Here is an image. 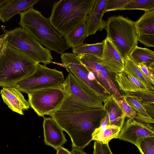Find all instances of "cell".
<instances>
[{"mask_svg": "<svg viewBox=\"0 0 154 154\" xmlns=\"http://www.w3.org/2000/svg\"><path fill=\"white\" fill-rule=\"evenodd\" d=\"M103 106L108 115L109 125L122 127L125 118L112 95L104 102Z\"/></svg>", "mask_w": 154, "mask_h": 154, "instance_id": "19", "label": "cell"}, {"mask_svg": "<svg viewBox=\"0 0 154 154\" xmlns=\"http://www.w3.org/2000/svg\"><path fill=\"white\" fill-rule=\"evenodd\" d=\"M147 137H154L153 125L128 118L121 128L118 138L136 146L139 139Z\"/></svg>", "mask_w": 154, "mask_h": 154, "instance_id": "12", "label": "cell"}, {"mask_svg": "<svg viewBox=\"0 0 154 154\" xmlns=\"http://www.w3.org/2000/svg\"><path fill=\"white\" fill-rule=\"evenodd\" d=\"M18 24L48 49L62 54L70 47L49 18L33 7L21 14Z\"/></svg>", "mask_w": 154, "mask_h": 154, "instance_id": "2", "label": "cell"}, {"mask_svg": "<svg viewBox=\"0 0 154 154\" xmlns=\"http://www.w3.org/2000/svg\"><path fill=\"white\" fill-rule=\"evenodd\" d=\"M124 63V70L136 78L147 88L154 90V83L142 72L128 56L125 60Z\"/></svg>", "mask_w": 154, "mask_h": 154, "instance_id": "23", "label": "cell"}, {"mask_svg": "<svg viewBox=\"0 0 154 154\" xmlns=\"http://www.w3.org/2000/svg\"><path fill=\"white\" fill-rule=\"evenodd\" d=\"M2 45V39L0 37V50L1 49Z\"/></svg>", "mask_w": 154, "mask_h": 154, "instance_id": "39", "label": "cell"}, {"mask_svg": "<svg viewBox=\"0 0 154 154\" xmlns=\"http://www.w3.org/2000/svg\"><path fill=\"white\" fill-rule=\"evenodd\" d=\"M104 40L95 44H84L79 46L73 48V53L78 55L81 54H91L100 58L103 53Z\"/></svg>", "mask_w": 154, "mask_h": 154, "instance_id": "24", "label": "cell"}, {"mask_svg": "<svg viewBox=\"0 0 154 154\" xmlns=\"http://www.w3.org/2000/svg\"><path fill=\"white\" fill-rule=\"evenodd\" d=\"M63 87L66 95L72 100L93 109L103 106V102L94 91L70 72L65 79Z\"/></svg>", "mask_w": 154, "mask_h": 154, "instance_id": "9", "label": "cell"}, {"mask_svg": "<svg viewBox=\"0 0 154 154\" xmlns=\"http://www.w3.org/2000/svg\"><path fill=\"white\" fill-rule=\"evenodd\" d=\"M39 0H7L0 6V20L7 22L12 17L33 8Z\"/></svg>", "mask_w": 154, "mask_h": 154, "instance_id": "16", "label": "cell"}, {"mask_svg": "<svg viewBox=\"0 0 154 154\" xmlns=\"http://www.w3.org/2000/svg\"><path fill=\"white\" fill-rule=\"evenodd\" d=\"M131 0H108L106 12L121 10L123 7Z\"/></svg>", "mask_w": 154, "mask_h": 154, "instance_id": "31", "label": "cell"}, {"mask_svg": "<svg viewBox=\"0 0 154 154\" xmlns=\"http://www.w3.org/2000/svg\"><path fill=\"white\" fill-rule=\"evenodd\" d=\"M0 94L4 102L14 112L23 115V111L30 108L29 102L20 91L15 88L3 87Z\"/></svg>", "mask_w": 154, "mask_h": 154, "instance_id": "15", "label": "cell"}, {"mask_svg": "<svg viewBox=\"0 0 154 154\" xmlns=\"http://www.w3.org/2000/svg\"><path fill=\"white\" fill-rule=\"evenodd\" d=\"M100 59L102 64L110 72L116 75L125 69L124 60L109 39L106 37Z\"/></svg>", "mask_w": 154, "mask_h": 154, "instance_id": "13", "label": "cell"}, {"mask_svg": "<svg viewBox=\"0 0 154 154\" xmlns=\"http://www.w3.org/2000/svg\"><path fill=\"white\" fill-rule=\"evenodd\" d=\"M96 0H60L54 3L50 22L64 37L82 22L87 21Z\"/></svg>", "mask_w": 154, "mask_h": 154, "instance_id": "4", "label": "cell"}, {"mask_svg": "<svg viewBox=\"0 0 154 154\" xmlns=\"http://www.w3.org/2000/svg\"><path fill=\"white\" fill-rule=\"evenodd\" d=\"M137 65L143 63L148 66L154 65V52L148 48L135 46L128 56Z\"/></svg>", "mask_w": 154, "mask_h": 154, "instance_id": "21", "label": "cell"}, {"mask_svg": "<svg viewBox=\"0 0 154 154\" xmlns=\"http://www.w3.org/2000/svg\"><path fill=\"white\" fill-rule=\"evenodd\" d=\"M93 154H113L108 143L104 144L95 140Z\"/></svg>", "mask_w": 154, "mask_h": 154, "instance_id": "32", "label": "cell"}, {"mask_svg": "<svg viewBox=\"0 0 154 154\" xmlns=\"http://www.w3.org/2000/svg\"><path fill=\"white\" fill-rule=\"evenodd\" d=\"M154 10V0H131L121 10Z\"/></svg>", "mask_w": 154, "mask_h": 154, "instance_id": "26", "label": "cell"}, {"mask_svg": "<svg viewBox=\"0 0 154 154\" xmlns=\"http://www.w3.org/2000/svg\"><path fill=\"white\" fill-rule=\"evenodd\" d=\"M38 62L2 41L0 50V86L13 87L35 70Z\"/></svg>", "mask_w": 154, "mask_h": 154, "instance_id": "3", "label": "cell"}, {"mask_svg": "<svg viewBox=\"0 0 154 154\" xmlns=\"http://www.w3.org/2000/svg\"><path fill=\"white\" fill-rule=\"evenodd\" d=\"M71 152L72 154H88L85 152L82 149L73 148Z\"/></svg>", "mask_w": 154, "mask_h": 154, "instance_id": "37", "label": "cell"}, {"mask_svg": "<svg viewBox=\"0 0 154 154\" xmlns=\"http://www.w3.org/2000/svg\"><path fill=\"white\" fill-rule=\"evenodd\" d=\"M138 41L145 46L148 47L154 46V34H144L137 35Z\"/></svg>", "mask_w": 154, "mask_h": 154, "instance_id": "33", "label": "cell"}, {"mask_svg": "<svg viewBox=\"0 0 154 154\" xmlns=\"http://www.w3.org/2000/svg\"><path fill=\"white\" fill-rule=\"evenodd\" d=\"M6 1L7 0H0V6Z\"/></svg>", "mask_w": 154, "mask_h": 154, "instance_id": "38", "label": "cell"}, {"mask_svg": "<svg viewBox=\"0 0 154 154\" xmlns=\"http://www.w3.org/2000/svg\"><path fill=\"white\" fill-rule=\"evenodd\" d=\"M65 95L63 86L46 88L28 93V102L38 116L44 117L57 110Z\"/></svg>", "mask_w": 154, "mask_h": 154, "instance_id": "8", "label": "cell"}, {"mask_svg": "<svg viewBox=\"0 0 154 154\" xmlns=\"http://www.w3.org/2000/svg\"><path fill=\"white\" fill-rule=\"evenodd\" d=\"M2 29L4 33L0 36L2 41L23 52L45 66L52 62L53 58L50 50L43 47L21 27L10 30Z\"/></svg>", "mask_w": 154, "mask_h": 154, "instance_id": "6", "label": "cell"}, {"mask_svg": "<svg viewBox=\"0 0 154 154\" xmlns=\"http://www.w3.org/2000/svg\"><path fill=\"white\" fill-rule=\"evenodd\" d=\"M106 112L103 107L82 111H56L49 115L70 137L72 148L82 149L92 140Z\"/></svg>", "mask_w": 154, "mask_h": 154, "instance_id": "1", "label": "cell"}, {"mask_svg": "<svg viewBox=\"0 0 154 154\" xmlns=\"http://www.w3.org/2000/svg\"><path fill=\"white\" fill-rule=\"evenodd\" d=\"M61 58L68 72L91 88L103 102L110 96L111 94L101 85L89 79V70L81 63L77 55L73 53H63L61 54Z\"/></svg>", "mask_w": 154, "mask_h": 154, "instance_id": "10", "label": "cell"}, {"mask_svg": "<svg viewBox=\"0 0 154 154\" xmlns=\"http://www.w3.org/2000/svg\"><path fill=\"white\" fill-rule=\"evenodd\" d=\"M134 25L137 35L154 34V10L145 11Z\"/></svg>", "mask_w": 154, "mask_h": 154, "instance_id": "20", "label": "cell"}, {"mask_svg": "<svg viewBox=\"0 0 154 154\" xmlns=\"http://www.w3.org/2000/svg\"><path fill=\"white\" fill-rule=\"evenodd\" d=\"M112 97L121 109L125 118L135 119L137 113L127 102L124 95L119 97Z\"/></svg>", "mask_w": 154, "mask_h": 154, "instance_id": "27", "label": "cell"}, {"mask_svg": "<svg viewBox=\"0 0 154 154\" xmlns=\"http://www.w3.org/2000/svg\"><path fill=\"white\" fill-rule=\"evenodd\" d=\"M43 128L46 145L56 150L67 141L63 130L51 117H44Z\"/></svg>", "mask_w": 154, "mask_h": 154, "instance_id": "14", "label": "cell"}, {"mask_svg": "<svg viewBox=\"0 0 154 154\" xmlns=\"http://www.w3.org/2000/svg\"><path fill=\"white\" fill-rule=\"evenodd\" d=\"M114 80L119 90L125 93L146 91L150 90L125 70L116 74Z\"/></svg>", "mask_w": 154, "mask_h": 154, "instance_id": "18", "label": "cell"}, {"mask_svg": "<svg viewBox=\"0 0 154 154\" xmlns=\"http://www.w3.org/2000/svg\"><path fill=\"white\" fill-rule=\"evenodd\" d=\"M108 38L124 60L138 41L134 22L123 16L108 18L105 28Z\"/></svg>", "mask_w": 154, "mask_h": 154, "instance_id": "5", "label": "cell"}, {"mask_svg": "<svg viewBox=\"0 0 154 154\" xmlns=\"http://www.w3.org/2000/svg\"><path fill=\"white\" fill-rule=\"evenodd\" d=\"M124 95L127 103L136 111L137 114L148 117H151L145 109L142 101L138 97L126 93Z\"/></svg>", "mask_w": 154, "mask_h": 154, "instance_id": "28", "label": "cell"}, {"mask_svg": "<svg viewBox=\"0 0 154 154\" xmlns=\"http://www.w3.org/2000/svg\"><path fill=\"white\" fill-rule=\"evenodd\" d=\"M126 93L137 97L142 103H154V92L153 90H149L146 91H138Z\"/></svg>", "mask_w": 154, "mask_h": 154, "instance_id": "30", "label": "cell"}, {"mask_svg": "<svg viewBox=\"0 0 154 154\" xmlns=\"http://www.w3.org/2000/svg\"><path fill=\"white\" fill-rule=\"evenodd\" d=\"M136 146L141 154H154V137H147L140 139Z\"/></svg>", "mask_w": 154, "mask_h": 154, "instance_id": "29", "label": "cell"}, {"mask_svg": "<svg viewBox=\"0 0 154 154\" xmlns=\"http://www.w3.org/2000/svg\"><path fill=\"white\" fill-rule=\"evenodd\" d=\"M108 0H96L86 21V37L95 34L97 31L105 28L106 21L102 19L105 13Z\"/></svg>", "mask_w": 154, "mask_h": 154, "instance_id": "17", "label": "cell"}, {"mask_svg": "<svg viewBox=\"0 0 154 154\" xmlns=\"http://www.w3.org/2000/svg\"><path fill=\"white\" fill-rule=\"evenodd\" d=\"M86 21L81 23L64 37L70 48H74L84 44L87 34Z\"/></svg>", "mask_w": 154, "mask_h": 154, "instance_id": "22", "label": "cell"}, {"mask_svg": "<svg viewBox=\"0 0 154 154\" xmlns=\"http://www.w3.org/2000/svg\"><path fill=\"white\" fill-rule=\"evenodd\" d=\"M56 150L57 152L56 154H72L71 152L67 149L62 146L58 147Z\"/></svg>", "mask_w": 154, "mask_h": 154, "instance_id": "36", "label": "cell"}, {"mask_svg": "<svg viewBox=\"0 0 154 154\" xmlns=\"http://www.w3.org/2000/svg\"><path fill=\"white\" fill-rule=\"evenodd\" d=\"M121 128L112 125H109L101 132L92 137V140L106 144L114 138H118Z\"/></svg>", "mask_w": 154, "mask_h": 154, "instance_id": "25", "label": "cell"}, {"mask_svg": "<svg viewBox=\"0 0 154 154\" xmlns=\"http://www.w3.org/2000/svg\"><path fill=\"white\" fill-rule=\"evenodd\" d=\"M81 63L94 74L96 79L115 97L122 96L114 81L115 75L109 72L101 63L100 59L92 55H77Z\"/></svg>", "mask_w": 154, "mask_h": 154, "instance_id": "11", "label": "cell"}, {"mask_svg": "<svg viewBox=\"0 0 154 154\" xmlns=\"http://www.w3.org/2000/svg\"><path fill=\"white\" fill-rule=\"evenodd\" d=\"M65 79L62 72L38 63L33 72L13 87L28 94L42 89L62 86Z\"/></svg>", "mask_w": 154, "mask_h": 154, "instance_id": "7", "label": "cell"}, {"mask_svg": "<svg viewBox=\"0 0 154 154\" xmlns=\"http://www.w3.org/2000/svg\"><path fill=\"white\" fill-rule=\"evenodd\" d=\"M154 103L150 102L142 103L146 111L151 117L154 118Z\"/></svg>", "mask_w": 154, "mask_h": 154, "instance_id": "35", "label": "cell"}, {"mask_svg": "<svg viewBox=\"0 0 154 154\" xmlns=\"http://www.w3.org/2000/svg\"><path fill=\"white\" fill-rule=\"evenodd\" d=\"M142 72L154 83V68L148 67L143 63L137 65Z\"/></svg>", "mask_w": 154, "mask_h": 154, "instance_id": "34", "label": "cell"}]
</instances>
